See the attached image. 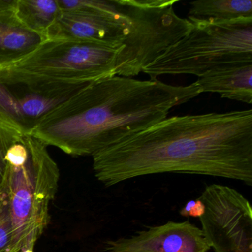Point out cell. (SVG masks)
Masks as SVG:
<instances>
[{"mask_svg":"<svg viewBox=\"0 0 252 252\" xmlns=\"http://www.w3.org/2000/svg\"><path fill=\"white\" fill-rule=\"evenodd\" d=\"M107 187L175 172L221 177L252 186V110L166 118L92 156Z\"/></svg>","mask_w":252,"mask_h":252,"instance_id":"obj_1","label":"cell"},{"mask_svg":"<svg viewBox=\"0 0 252 252\" xmlns=\"http://www.w3.org/2000/svg\"><path fill=\"white\" fill-rule=\"evenodd\" d=\"M197 84L175 86L115 76L84 87L44 116L30 135L72 156H93L166 119L198 96Z\"/></svg>","mask_w":252,"mask_h":252,"instance_id":"obj_2","label":"cell"},{"mask_svg":"<svg viewBox=\"0 0 252 252\" xmlns=\"http://www.w3.org/2000/svg\"><path fill=\"white\" fill-rule=\"evenodd\" d=\"M5 188L12 224L11 252H33L46 228L60 169L47 146L22 134L5 155Z\"/></svg>","mask_w":252,"mask_h":252,"instance_id":"obj_3","label":"cell"},{"mask_svg":"<svg viewBox=\"0 0 252 252\" xmlns=\"http://www.w3.org/2000/svg\"><path fill=\"white\" fill-rule=\"evenodd\" d=\"M189 32L143 69L156 80L163 75L200 77L215 67L252 63V18L206 21L189 17Z\"/></svg>","mask_w":252,"mask_h":252,"instance_id":"obj_4","label":"cell"},{"mask_svg":"<svg viewBox=\"0 0 252 252\" xmlns=\"http://www.w3.org/2000/svg\"><path fill=\"white\" fill-rule=\"evenodd\" d=\"M178 0H115L129 20V36L116 60V76L131 78L184 37L192 27L190 19L177 15Z\"/></svg>","mask_w":252,"mask_h":252,"instance_id":"obj_5","label":"cell"},{"mask_svg":"<svg viewBox=\"0 0 252 252\" xmlns=\"http://www.w3.org/2000/svg\"><path fill=\"white\" fill-rule=\"evenodd\" d=\"M124 47L47 39L21 60L0 67V73L50 82L91 84L116 76V60Z\"/></svg>","mask_w":252,"mask_h":252,"instance_id":"obj_6","label":"cell"},{"mask_svg":"<svg viewBox=\"0 0 252 252\" xmlns=\"http://www.w3.org/2000/svg\"><path fill=\"white\" fill-rule=\"evenodd\" d=\"M88 85L0 73V122L30 135L44 116Z\"/></svg>","mask_w":252,"mask_h":252,"instance_id":"obj_7","label":"cell"},{"mask_svg":"<svg viewBox=\"0 0 252 252\" xmlns=\"http://www.w3.org/2000/svg\"><path fill=\"white\" fill-rule=\"evenodd\" d=\"M198 199L203 205L201 230L215 252H252V209L246 197L212 184Z\"/></svg>","mask_w":252,"mask_h":252,"instance_id":"obj_8","label":"cell"},{"mask_svg":"<svg viewBox=\"0 0 252 252\" xmlns=\"http://www.w3.org/2000/svg\"><path fill=\"white\" fill-rule=\"evenodd\" d=\"M119 12L116 15H109L84 11H62L48 33V39L84 41L112 48H122L130 33L129 20Z\"/></svg>","mask_w":252,"mask_h":252,"instance_id":"obj_9","label":"cell"},{"mask_svg":"<svg viewBox=\"0 0 252 252\" xmlns=\"http://www.w3.org/2000/svg\"><path fill=\"white\" fill-rule=\"evenodd\" d=\"M210 249L202 230L189 221H170L107 243L110 252H207Z\"/></svg>","mask_w":252,"mask_h":252,"instance_id":"obj_10","label":"cell"},{"mask_svg":"<svg viewBox=\"0 0 252 252\" xmlns=\"http://www.w3.org/2000/svg\"><path fill=\"white\" fill-rule=\"evenodd\" d=\"M17 0H0V67L21 60L47 40L16 16Z\"/></svg>","mask_w":252,"mask_h":252,"instance_id":"obj_11","label":"cell"},{"mask_svg":"<svg viewBox=\"0 0 252 252\" xmlns=\"http://www.w3.org/2000/svg\"><path fill=\"white\" fill-rule=\"evenodd\" d=\"M252 63L215 67L198 77L195 83L202 93H217L222 98L252 103Z\"/></svg>","mask_w":252,"mask_h":252,"instance_id":"obj_12","label":"cell"},{"mask_svg":"<svg viewBox=\"0 0 252 252\" xmlns=\"http://www.w3.org/2000/svg\"><path fill=\"white\" fill-rule=\"evenodd\" d=\"M15 13L25 27L48 39L62 10L57 0H17Z\"/></svg>","mask_w":252,"mask_h":252,"instance_id":"obj_13","label":"cell"},{"mask_svg":"<svg viewBox=\"0 0 252 252\" xmlns=\"http://www.w3.org/2000/svg\"><path fill=\"white\" fill-rule=\"evenodd\" d=\"M189 17L206 21L252 18V0H199L191 2Z\"/></svg>","mask_w":252,"mask_h":252,"instance_id":"obj_14","label":"cell"},{"mask_svg":"<svg viewBox=\"0 0 252 252\" xmlns=\"http://www.w3.org/2000/svg\"><path fill=\"white\" fill-rule=\"evenodd\" d=\"M22 134L12 126L0 122V197L5 191L6 174L5 155L11 144L17 141Z\"/></svg>","mask_w":252,"mask_h":252,"instance_id":"obj_15","label":"cell"},{"mask_svg":"<svg viewBox=\"0 0 252 252\" xmlns=\"http://www.w3.org/2000/svg\"><path fill=\"white\" fill-rule=\"evenodd\" d=\"M12 241V224L5 188L0 197V252H11Z\"/></svg>","mask_w":252,"mask_h":252,"instance_id":"obj_16","label":"cell"},{"mask_svg":"<svg viewBox=\"0 0 252 252\" xmlns=\"http://www.w3.org/2000/svg\"><path fill=\"white\" fill-rule=\"evenodd\" d=\"M203 212V205L199 199L197 200H191L187 203L185 207L181 211L183 216L200 217Z\"/></svg>","mask_w":252,"mask_h":252,"instance_id":"obj_17","label":"cell"}]
</instances>
